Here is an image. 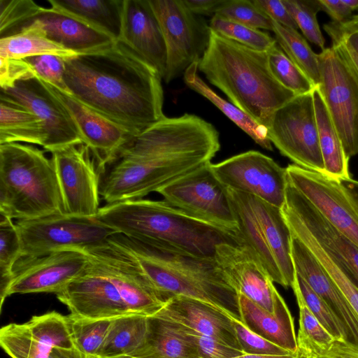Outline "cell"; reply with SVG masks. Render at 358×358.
I'll list each match as a JSON object with an SVG mask.
<instances>
[{"instance_id":"41","label":"cell","mask_w":358,"mask_h":358,"mask_svg":"<svg viewBox=\"0 0 358 358\" xmlns=\"http://www.w3.org/2000/svg\"><path fill=\"white\" fill-rule=\"evenodd\" d=\"M211 29L222 36L250 48L267 52L277 43L268 34L214 15L209 24Z\"/></svg>"},{"instance_id":"61","label":"cell","mask_w":358,"mask_h":358,"mask_svg":"<svg viewBox=\"0 0 358 358\" xmlns=\"http://www.w3.org/2000/svg\"><path fill=\"white\" fill-rule=\"evenodd\" d=\"M111 358H137V357H133L131 355H122V356L115 357H111Z\"/></svg>"},{"instance_id":"32","label":"cell","mask_w":358,"mask_h":358,"mask_svg":"<svg viewBox=\"0 0 358 358\" xmlns=\"http://www.w3.org/2000/svg\"><path fill=\"white\" fill-rule=\"evenodd\" d=\"M56 9L85 21L117 41L122 0H48Z\"/></svg>"},{"instance_id":"14","label":"cell","mask_w":358,"mask_h":358,"mask_svg":"<svg viewBox=\"0 0 358 358\" xmlns=\"http://www.w3.org/2000/svg\"><path fill=\"white\" fill-rule=\"evenodd\" d=\"M318 55V88L349 159L358 154V83L332 46Z\"/></svg>"},{"instance_id":"34","label":"cell","mask_w":358,"mask_h":358,"mask_svg":"<svg viewBox=\"0 0 358 358\" xmlns=\"http://www.w3.org/2000/svg\"><path fill=\"white\" fill-rule=\"evenodd\" d=\"M43 122L32 112L3 101L0 103V144L27 143L45 146Z\"/></svg>"},{"instance_id":"5","label":"cell","mask_w":358,"mask_h":358,"mask_svg":"<svg viewBox=\"0 0 358 358\" xmlns=\"http://www.w3.org/2000/svg\"><path fill=\"white\" fill-rule=\"evenodd\" d=\"M115 236L168 301L176 296L196 299L241 322L238 293L215 259L158 250L121 234Z\"/></svg>"},{"instance_id":"16","label":"cell","mask_w":358,"mask_h":358,"mask_svg":"<svg viewBox=\"0 0 358 358\" xmlns=\"http://www.w3.org/2000/svg\"><path fill=\"white\" fill-rule=\"evenodd\" d=\"M63 201L64 213L96 217L99 210L101 172L83 143L51 152Z\"/></svg>"},{"instance_id":"40","label":"cell","mask_w":358,"mask_h":358,"mask_svg":"<svg viewBox=\"0 0 358 358\" xmlns=\"http://www.w3.org/2000/svg\"><path fill=\"white\" fill-rule=\"evenodd\" d=\"M267 54L271 73L284 87L296 95L312 92L316 87L277 43Z\"/></svg>"},{"instance_id":"15","label":"cell","mask_w":358,"mask_h":358,"mask_svg":"<svg viewBox=\"0 0 358 358\" xmlns=\"http://www.w3.org/2000/svg\"><path fill=\"white\" fill-rule=\"evenodd\" d=\"M210 169L226 188L252 195L281 209L284 206L287 170L272 158L249 150L221 162L211 163Z\"/></svg>"},{"instance_id":"31","label":"cell","mask_w":358,"mask_h":358,"mask_svg":"<svg viewBox=\"0 0 358 358\" xmlns=\"http://www.w3.org/2000/svg\"><path fill=\"white\" fill-rule=\"evenodd\" d=\"M198 71V62L193 63L185 70L183 78L186 85L209 100L256 143L266 150H272V143L268 137L267 128L234 104L217 94L200 77Z\"/></svg>"},{"instance_id":"3","label":"cell","mask_w":358,"mask_h":358,"mask_svg":"<svg viewBox=\"0 0 358 358\" xmlns=\"http://www.w3.org/2000/svg\"><path fill=\"white\" fill-rule=\"evenodd\" d=\"M97 219L148 246L203 259H215L221 243L243 245L236 232L191 217L165 201L138 199L107 203Z\"/></svg>"},{"instance_id":"44","label":"cell","mask_w":358,"mask_h":358,"mask_svg":"<svg viewBox=\"0 0 358 358\" xmlns=\"http://www.w3.org/2000/svg\"><path fill=\"white\" fill-rule=\"evenodd\" d=\"M292 288L298 290L312 314L336 340L345 341L343 329L330 308L296 273V280Z\"/></svg>"},{"instance_id":"11","label":"cell","mask_w":358,"mask_h":358,"mask_svg":"<svg viewBox=\"0 0 358 358\" xmlns=\"http://www.w3.org/2000/svg\"><path fill=\"white\" fill-rule=\"evenodd\" d=\"M161 27L166 47L163 80L169 83L184 73L203 55L209 42L210 27L189 11L182 0H149Z\"/></svg>"},{"instance_id":"21","label":"cell","mask_w":358,"mask_h":358,"mask_svg":"<svg viewBox=\"0 0 358 358\" xmlns=\"http://www.w3.org/2000/svg\"><path fill=\"white\" fill-rule=\"evenodd\" d=\"M215 259L238 294L271 313L287 306L268 272L245 245L219 244Z\"/></svg>"},{"instance_id":"53","label":"cell","mask_w":358,"mask_h":358,"mask_svg":"<svg viewBox=\"0 0 358 358\" xmlns=\"http://www.w3.org/2000/svg\"><path fill=\"white\" fill-rule=\"evenodd\" d=\"M321 10L326 12L334 22L341 24L349 20L352 11L344 3L343 0H318Z\"/></svg>"},{"instance_id":"45","label":"cell","mask_w":358,"mask_h":358,"mask_svg":"<svg viewBox=\"0 0 358 358\" xmlns=\"http://www.w3.org/2000/svg\"><path fill=\"white\" fill-rule=\"evenodd\" d=\"M215 15L255 29L272 31L271 20L252 0H224Z\"/></svg>"},{"instance_id":"4","label":"cell","mask_w":358,"mask_h":358,"mask_svg":"<svg viewBox=\"0 0 358 358\" xmlns=\"http://www.w3.org/2000/svg\"><path fill=\"white\" fill-rule=\"evenodd\" d=\"M198 70L233 104L266 127L273 113L296 96L273 76L267 52L243 45L211 29Z\"/></svg>"},{"instance_id":"56","label":"cell","mask_w":358,"mask_h":358,"mask_svg":"<svg viewBox=\"0 0 358 358\" xmlns=\"http://www.w3.org/2000/svg\"><path fill=\"white\" fill-rule=\"evenodd\" d=\"M326 31H332L336 34H346L350 32H358V15H352L348 21L338 24L330 22L324 25Z\"/></svg>"},{"instance_id":"36","label":"cell","mask_w":358,"mask_h":358,"mask_svg":"<svg viewBox=\"0 0 358 358\" xmlns=\"http://www.w3.org/2000/svg\"><path fill=\"white\" fill-rule=\"evenodd\" d=\"M287 222L292 234L313 253L358 315V287L322 248L295 215H289Z\"/></svg>"},{"instance_id":"60","label":"cell","mask_w":358,"mask_h":358,"mask_svg":"<svg viewBox=\"0 0 358 358\" xmlns=\"http://www.w3.org/2000/svg\"><path fill=\"white\" fill-rule=\"evenodd\" d=\"M343 1L352 12L358 9V0H343Z\"/></svg>"},{"instance_id":"7","label":"cell","mask_w":358,"mask_h":358,"mask_svg":"<svg viewBox=\"0 0 358 358\" xmlns=\"http://www.w3.org/2000/svg\"><path fill=\"white\" fill-rule=\"evenodd\" d=\"M227 193L243 245L262 264L273 282L292 287L296 280L292 236L282 209L248 194L229 189Z\"/></svg>"},{"instance_id":"42","label":"cell","mask_w":358,"mask_h":358,"mask_svg":"<svg viewBox=\"0 0 358 358\" xmlns=\"http://www.w3.org/2000/svg\"><path fill=\"white\" fill-rule=\"evenodd\" d=\"M41 8L31 0H0L1 38L20 32L35 20Z\"/></svg>"},{"instance_id":"51","label":"cell","mask_w":358,"mask_h":358,"mask_svg":"<svg viewBox=\"0 0 358 358\" xmlns=\"http://www.w3.org/2000/svg\"><path fill=\"white\" fill-rule=\"evenodd\" d=\"M192 331L201 358H236L245 355L238 349L232 348L213 338Z\"/></svg>"},{"instance_id":"28","label":"cell","mask_w":358,"mask_h":358,"mask_svg":"<svg viewBox=\"0 0 358 358\" xmlns=\"http://www.w3.org/2000/svg\"><path fill=\"white\" fill-rule=\"evenodd\" d=\"M131 356L137 358H201L191 329L157 315L147 316L144 341Z\"/></svg>"},{"instance_id":"50","label":"cell","mask_w":358,"mask_h":358,"mask_svg":"<svg viewBox=\"0 0 358 358\" xmlns=\"http://www.w3.org/2000/svg\"><path fill=\"white\" fill-rule=\"evenodd\" d=\"M1 90L13 87L17 82L36 77L31 66L24 59L0 57Z\"/></svg>"},{"instance_id":"22","label":"cell","mask_w":358,"mask_h":358,"mask_svg":"<svg viewBox=\"0 0 358 358\" xmlns=\"http://www.w3.org/2000/svg\"><path fill=\"white\" fill-rule=\"evenodd\" d=\"M0 99L30 110L43 122L47 136L45 150L52 152L83 143L69 117L38 78L21 80L13 87L1 90Z\"/></svg>"},{"instance_id":"12","label":"cell","mask_w":358,"mask_h":358,"mask_svg":"<svg viewBox=\"0 0 358 358\" xmlns=\"http://www.w3.org/2000/svg\"><path fill=\"white\" fill-rule=\"evenodd\" d=\"M0 345L10 358H84L73 341L68 317L56 311L2 327Z\"/></svg>"},{"instance_id":"47","label":"cell","mask_w":358,"mask_h":358,"mask_svg":"<svg viewBox=\"0 0 358 358\" xmlns=\"http://www.w3.org/2000/svg\"><path fill=\"white\" fill-rule=\"evenodd\" d=\"M23 59L31 66L36 77L71 94L64 80L65 58L54 55H42Z\"/></svg>"},{"instance_id":"30","label":"cell","mask_w":358,"mask_h":358,"mask_svg":"<svg viewBox=\"0 0 358 358\" xmlns=\"http://www.w3.org/2000/svg\"><path fill=\"white\" fill-rule=\"evenodd\" d=\"M313 96L325 174L334 179L350 178L349 159L318 87L313 90Z\"/></svg>"},{"instance_id":"20","label":"cell","mask_w":358,"mask_h":358,"mask_svg":"<svg viewBox=\"0 0 358 358\" xmlns=\"http://www.w3.org/2000/svg\"><path fill=\"white\" fill-rule=\"evenodd\" d=\"M56 294L78 317L113 320L132 315L115 285L90 259L83 272Z\"/></svg>"},{"instance_id":"49","label":"cell","mask_w":358,"mask_h":358,"mask_svg":"<svg viewBox=\"0 0 358 358\" xmlns=\"http://www.w3.org/2000/svg\"><path fill=\"white\" fill-rule=\"evenodd\" d=\"M299 309V329L298 335L306 337L320 345L331 344L335 338L324 328L310 311L299 292L292 289Z\"/></svg>"},{"instance_id":"58","label":"cell","mask_w":358,"mask_h":358,"mask_svg":"<svg viewBox=\"0 0 358 358\" xmlns=\"http://www.w3.org/2000/svg\"><path fill=\"white\" fill-rule=\"evenodd\" d=\"M329 36H334L342 38L344 42L358 55V32L346 34H336L332 31H326Z\"/></svg>"},{"instance_id":"38","label":"cell","mask_w":358,"mask_h":358,"mask_svg":"<svg viewBox=\"0 0 358 358\" xmlns=\"http://www.w3.org/2000/svg\"><path fill=\"white\" fill-rule=\"evenodd\" d=\"M22 256V244L15 223L10 217L0 214L1 308L12 279L13 268Z\"/></svg>"},{"instance_id":"1","label":"cell","mask_w":358,"mask_h":358,"mask_svg":"<svg viewBox=\"0 0 358 358\" xmlns=\"http://www.w3.org/2000/svg\"><path fill=\"white\" fill-rule=\"evenodd\" d=\"M219 133L200 117H165L135 136L101 182L107 203L142 199L211 163Z\"/></svg>"},{"instance_id":"6","label":"cell","mask_w":358,"mask_h":358,"mask_svg":"<svg viewBox=\"0 0 358 358\" xmlns=\"http://www.w3.org/2000/svg\"><path fill=\"white\" fill-rule=\"evenodd\" d=\"M64 213L51 159L20 143L0 144V214L27 220Z\"/></svg>"},{"instance_id":"13","label":"cell","mask_w":358,"mask_h":358,"mask_svg":"<svg viewBox=\"0 0 358 358\" xmlns=\"http://www.w3.org/2000/svg\"><path fill=\"white\" fill-rule=\"evenodd\" d=\"M210 164L178 178L157 193L166 203L191 217L236 232L227 189L215 177Z\"/></svg>"},{"instance_id":"19","label":"cell","mask_w":358,"mask_h":358,"mask_svg":"<svg viewBox=\"0 0 358 358\" xmlns=\"http://www.w3.org/2000/svg\"><path fill=\"white\" fill-rule=\"evenodd\" d=\"M287 180L337 230L358 246V213L336 179L296 164Z\"/></svg>"},{"instance_id":"39","label":"cell","mask_w":358,"mask_h":358,"mask_svg":"<svg viewBox=\"0 0 358 358\" xmlns=\"http://www.w3.org/2000/svg\"><path fill=\"white\" fill-rule=\"evenodd\" d=\"M73 341L84 358H98L112 320L67 315Z\"/></svg>"},{"instance_id":"9","label":"cell","mask_w":358,"mask_h":358,"mask_svg":"<svg viewBox=\"0 0 358 358\" xmlns=\"http://www.w3.org/2000/svg\"><path fill=\"white\" fill-rule=\"evenodd\" d=\"M81 250L115 285L132 315H153L168 301L115 234Z\"/></svg>"},{"instance_id":"24","label":"cell","mask_w":358,"mask_h":358,"mask_svg":"<svg viewBox=\"0 0 358 358\" xmlns=\"http://www.w3.org/2000/svg\"><path fill=\"white\" fill-rule=\"evenodd\" d=\"M292 236L296 273L330 308L343 329L345 342L358 350V315L313 253L300 239Z\"/></svg>"},{"instance_id":"29","label":"cell","mask_w":358,"mask_h":358,"mask_svg":"<svg viewBox=\"0 0 358 358\" xmlns=\"http://www.w3.org/2000/svg\"><path fill=\"white\" fill-rule=\"evenodd\" d=\"M241 322L251 331L291 353L297 350L292 315L285 306L271 313L238 294Z\"/></svg>"},{"instance_id":"59","label":"cell","mask_w":358,"mask_h":358,"mask_svg":"<svg viewBox=\"0 0 358 358\" xmlns=\"http://www.w3.org/2000/svg\"><path fill=\"white\" fill-rule=\"evenodd\" d=\"M236 358H299L296 353L285 355H243Z\"/></svg>"},{"instance_id":"33","label":"cell","mask_w":358,"mask_h":358,"mask_svg":"<svg viewBox=\"0 0 358 358\" xmlns=\"http://www.w3.org/2000/svg\"><path fill=\"white\" fill-rule=\"evenodd\" d=\"M42 55H54L65 59L77 55L50 40L36 21H32L16 34L0 38V57L23 59Z\"/></svg>"},{"instance_id":"52","label":"cell","mask_w":358,"mask_h":358,"mask_svg":"<svg viewBox=\"0 0 358 358\" xmlns=\"http://www.w3.org/2000/svg\"><path fill=\"white\" fill-rule=\"evenodd\" d=\"M271 20L295 30L299 28L282 0H252Z\"/></svg>"},{"instance_id":"46","label":"cell","mask_w":358,"mask_h":358,"mask_svg":"<svg viewBox=\"0 0 358 358\" xmlns=\"http://www.w3.org/2000/svg\"><path fill=\"white\" fill-rule=\"evenodd\" d=\"M299 358H358V350L343 340H334L331 344L323 346L313 341L297 335Z\"/></svg>"},{"instance_id":"2","label":"cell","mask_w":358,"mask_h":358,"mask_svg":"<svg viewBox=\"0 0 358 358\" xmlns=\"http://www.w3.org/2000/svg\"><path fill=\"white\" fill-rule=\"evenodd\" d=\"M162 78L118 41L65 59L71 94L137 136L164 119Z\"/></svg>"},{"instance_id":"54","label":"cell","mask_w":358,"mask_h":358,"mask_svg":"<svg viewBox=\"0 0 358 358\" xmlns=\"http://www.w3.org/2000/svg\"><path fill=\"white\" fill-rule=\"evenodd\" d=\"M330 37L332 41V47L349 67L358 83V55L342 38L334 36Z\"/></svg>"},{"instance_id":"18","label":"cell","mask_w":358,"mask_h":358,"mask_svg":"<svg viewBox=\"0 0 358 358\" xmlns=\"http://www.w3.org/2000/svg\"><path fill=\"white\" fill-rule=\"evenodd\" d=\"M88 263V256L81 250L21 257L13 268L4 299L15 294H57L80 275Z\"/></svg>"},{"instance_id":"23","label":"cell","mask_w":358,"mask_h":358,"mask_svg":"<svg viewBox=\"0 0 358 358\" xmlns=\"http://www.w3.org/2000/svg\"><path fill=\"white\" fill-rule=\"evenodd\" d=\"M117 41L131 50L164 78L166 47L149 0H122L121 27Z\"/></svg>"},{"instance_id":"57","label":"cell","mask_w":358,"mask_h":358,"mask_svg":"<svg viewBox=\"0 0 358 358\" xmlns=\"http://www.w3.org/2000/svg\"><path fill=\"white\" fill-rule=\"evenodd\" d=\"M336 180L358 213V181L351 178Z\"/></svg>"},{"instance_id":"8","label":"cell","mask_w":358,"mask_h":358,"mask_svg":"<svg viewBox=\"0 0 358 358\" xmlns=\"http://www.w3.org/2000/svg\"><path fill=\"white\" fill-rule=\"evenodd\" d=\"M22 257H34L66 250H83L104 242L117 232L96 217L52 214L15 223Z\"/></svg>"},{"instance_id":"43","label":"cell","mask_w":358,"mask_h":358,"mask_svg":"<svg viewBox=\"0 0 358 358\" xmlns=\"http://www.w3.org/2000/svg\"><path fill=\"white\" fill-rule=\"evenodd\" d=\"M282 1L306 38L323 50L325 40L317 20V13L321 10L319 1L282 0Z\"/></svg>"},{"instance_id":"25","label":"cell","mask_w":358,"mask_h":358,"mask_svg":"<svg viewBox=\"0 0 358 358\" xmlns=\"http://www.w3.org/2000/svg\"><path fill=\"white\" fill-rule=\"evenodd\" d=\"M284 206L294 213L358 287V246L331 225L289 181Z\"/></svg>"},{"instance_id":"27","label":"cell","mask_w":358,"mask_h":358,"mask_svg":"<svg viewBox=\"0 0 358 358\" xmlns=\"http://www.w3.org/2000/svg\"><path fill=\"white\" fill-rule=\"evenodd\" d=\"M34 21L40 24L50 40L77 55L104 48L116 41L85 21L53 7H42Z\"/></svg>"},{"instance_id":"17","label":"cell","mask_w":358,"mask_h":358,"mask_svg":"<svg viewBox=\"0 0 358 358\" xmlns=\"http://www.w3.org/2000/svg\"><path fill=\"white\" fill-rule=\"evenodd\" d=\"M38 79L69 117L82 143L90 149L96 159L101 173L105 172L106 166L117 160L122 151L136 135L72 94Z\"/></svg>"},{"instance_id":"37","label":"cell","mask_w":358,"mask_h":358,"mask_svg":"<svg viewBox=\"0 0 358 358\" xmlns=\"http://www.w3.org/2000/svg\"><path fill=\"white\" fill-rule=\"evenodd\" d=\"M277 44L285 55L308 77L315 87L320 83L319 55L314 52L297 30L271 20Z\"/></svg>"},{"instance_id":"26","label":"cell","mask_w":358,"mask_h":358,"mask_svg":"<svg viewBox=\"0 0 358 358\" xmlns=\"http://www.w3.org/2000/svg\"><path fill=\"white\" fill-rule=\"evenodd\" d=\"M155 315L241 350L232 317L210 303L187 296H176Z\"/></svg>"},{"instance_id":"48","label":"cell","mask_w":358,"mask_h":358,"mask_svg":"<svg viewBox=\"0 0 358 358\" xmlns=\"http://www.w3.org/2000/svg\"><path fill=\"white\" fill-rule=\"evenodd\" d=\"M241 350L250 355H285L293 354L248 329L241 322L232 318Z\"/></svg>"},{"instance_id":"55","label":"cell","mask_w":358,"mask_h":358,"mask_svg":"<svg viewBox=\"0 0 358 358\" xmlns=\"http://www.w3.org/2000/svg\"><path fill=\"white\" fill-rule=\"evenodd\" d=\"M224 0H182L185 6L196 15H215Z\"/></svg>"},{"instance_id":"10","label":"cell","mask_w":358,"mask_h":358,"mask_svg":"<svg viewBox=\"0 0 358 358\" xmlns=\"http://www.w3.org/2000/svg\"><path fill=\"white\" fill-rule=\"evenodd\" d=\"M266 128L269 141L282 155L296 165L325 174L313 92L296 95L278 108Z\"/></svg>"},{"instance_id":"35","label":"cell","mask_w":358,"mask_h":358,"mask_svg":"<svg viewBox=\"0 0 358 358\" xmlns=\"http://www.w3.org/2000/svg\"><path fill=\"white\" fill-rule=\"evenodd\" d=\"M147 316L130 315L112 320L98 358L132 355L143 344Z\"/></svg>"}]
</instances>
